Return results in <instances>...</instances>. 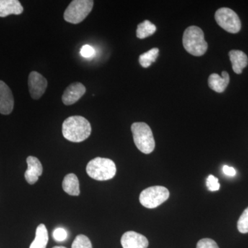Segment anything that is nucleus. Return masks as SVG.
<instances>
[{
    "label": "nucleus",
    "instance_id": "nucleus-1",
    "mask_svg": "<svg viewBox=\"0 0 248 248\" xmlns=\"http://www.w3.org/2000/svg\"><path fill=\"white\" fill-rule=\"evenodd\" d=\"M92 128L89 121L81 116H72L62 124V134L68 141L79 143L87 140Z\"/></svg>",
    "mask_w": 248,
    "mask_h": 248
},
{
    "label": "nucleus",
    "instance_id": "nucleus-2",
    "mask_svg": "<svg viewBox=\"0 0 248 248\" xmlns=\"http://www.w3.org/2000/svg\"><path fill=\"white\" fill-rule=\"evenodd\" d=\"M183 45L186 51L194 56H202L208 49L203 31L196 26L186 29L183 36Z\"/></svg>",
    "mask_w": 248,
    "mask_h": 248
},
{
    "label": "nucleus",
    "instance_id": "nucleus-3",
    "mask_svg": "<svg viewBox=\"0 0 248 248\" xmlns=\"http://www.w3.org/2000/svg\"><path fill=\"white\" fill-rule=\"evenodd\" d=\"M86 172L90 177L97 181H107L115 177L117 172L116 165L112 160L96 157L86 166Z\"/></svg>",
    "mask_w": 248,
    "mask_h": 248
},
{
    "label": "nucleus",
    "instance_id": "nucleus-4",
    "mask_svg": "<svg viewBox=\"0 0 248 248\" xmlns=\"http://www.w3.org/2000/svg\"><path fill=\"white\" fill-rule=\"evenodd\" d=\"M131 130L137 148L144 154L153 153L155 148V141L149 125L143 122H136L132 124Z\"/></svg>",
    "mask_w": 248,
    "mask_h": 248
},
{
    "label": "nucleus",
    "instance_id": "nucleus-5",
    "mask_svg": "<svg viewBox=\"0 0 248 248\" xmlns=\"http://www.w3.org/2000/svg\"><path fill=\"white\" fill-rule=\"evenodd\" d=\"M94 1L92 0H74L72 1L63 14L67 22L79 24L86 19L92 11Z\"/></svg>",
    "mask_w": 248,
    "mask_h": 248
},
{
    "label": "nucleus",
    "instance_id": "nucleus-6",
    "mask_svg": "<svg viewBox=\"0 0 248 248\" xmlns=\"http://www.w3.org/2000/svg\"><path fill=\"white\" fill-rule=\"evenodd\" d=\"M170 197V192L164 186H152L145 189L140 196V202L145 208L153 209L159 206Z\"/></svg>",
    "mask_w": 248,
    "mask_h": 248
},
{
    "label": "nucleus",
    "instance_id": "nucleus-7",
    "mask_svg": "<svg viewBox=\"0 0 248 248\" xmlns=\"http://www.w3.org/2000/svg\"><path fill=\"white\" fill-rule=\"evenodd\" d=\"M217 24L222 29L231 33H237L241 29L239 16L229 8H221L215 14Z\"/></svg>",
    "mask_w": 248,
    "mask_h": 248
},
{
    "label": "nucleus",
    "instance_id": "nucleus-8",
    "mask_svg": "<svg viewBox=\"0 0 248 248\" xmlns=\"http://www.w3.org/2000/svg\"><path fill=\"white\" fill-rule=\"evenodd\" d=\"M28 84L31 97L34 99H39L45 94L48 81L40 73L32 71L29 75Z\"/></svg>",
    "mask_w": 248,
    "mask_h": 248
},
{
    "label": "nucleus",
    "instance_id": "nucleus-9",
    "mask_svg": "<svg viewBox=\"0 0 248 248\" xmlns=\"http://www.w3.org/2000/svg\"><path fill=\"white\" fill-rule=\"evenodd\" d=\"M14 97L9 86L0 80V113L7 115L14 110Z\"/></svg>",
    "mask_w": 248,
    "mask_h": 248
},
{
    "label": "nucleus",
    "instance_id": "nucleus-10",
    "mask_svg": "<svg viewBox=\"0 0 248 248\" xmlns=\"http://www.w3.org/2000/svg\"><path fill=\"white\" fill-rule=\"evenodd\" d=\"M123 248H147L149 242L146 236L134 231L124 233L121 239Z\"/></svg>",
    "mask_w": 248,
    "mask_h": 248
},
{
    "label": "nucleus",
    "instance_id": "nucleus-11",
    "mask_svg": "<svg viewBox=\"0 0 248 248\" xmlns=\"http://www.w3.org/2000/svg\"><path fill=\"white\" fill-rule=\"evenodd\" d=\"M86 87L79 82L73 83L68 86L62 95V102L66 106L72 105L78 102L86 93Z\"/></svg>",
    "mask_w": 248,
    "mask_h": 248
},
{
    "label": "nucleus",
    "instance_id": "nucleus-12",
    "mask_svg": "<svg viewBox=\"0 0 248 248\" xmlns=\"http://www.w3.org/2000/svg\"><path fill=\"white\" fill-rule=\"evenodd\" d=\"M28 169L24 174L26 180L31 185H33L38 181L43 172V167L40 160L35 156H29L27 159Z\"/></svg>",
    "mask_w": 248,
    "mask_h": 248
},
{
    "label": "nucleus",
    "instance_id": "nucleus-13",
    "mask_svg": "<svg viewBox=\"0 0 248 248\" xmlns=\"http://www.w3.org/2000/svg\"><path fill=\"white\" fill-rule=\"evenodd\" d=\"M229 82V74L226 71L222 72V77L216 73H213L208 78L209 87L218 93L224 92Z\"/></svg>",
    "mask_w": 248,
    "mask_h": 248
},
{
    "label": "nucleus",
    "instance_id": "nucleus-14",
    "mask_svg": "<svg viewBox=\"0 0 248 248\" xmlns=\"http://www.w3.org/2000/svg\"><path fill=\"white\" fill-rule=\"evenodd\" d=\"M24 11L20 1L18 0H0V17L10 15H20Z\"/></svg>",
    "mask_w": 248,
    "mask_h": 248
},
{
    "label": "nucleus",
    "instance_id": "nucleus-15",
    "mask_svg": "<svg viewBox=\"0 0 248 248\" xmlns=\"http://www.w3.org/2000/svg\"><path fill=\"white\" fill-rule=\"evenodd\" d=\"M230 60L232 65V69L236 74H241L244 68L248 64L246 54L241 50H232L229 53Z\"/></svg>",
    "mask_w": 248,
    "mask_h": 248
},
{
    "label": "nucleus",
    "instance_id": "nucleus-16",
    "mask_svg": "<svg viewBox=\"0 0 248 248\" xmlns=\"http://www.w3.org/2000/svg\"><path fill=\"white\" fill-rule=\"evenodd\" d=\"M63 190L71 196H78L80 194L79 182L76 174L71 173L67 174L62 182Z\"/></svg>",
    "mask_w": 248,
    "mask_h": 248
},
{
    "label": "nucleus",
    "instance_id": "nucleus-17",
    "mask_svg": "<svg viewBox=\"0 0 248 248\" xmlns=\"http://www.w3.org/2000/svg\"><path fill=\"white\" fill-rule=\"evenodd\" d=\"M48 241V234L45 224H40L36 230L35 238L29 248H46Z\"/></svg>",
    "mask_w": 248,
    "mask_h": 248
},
{
    "label": "nucleus",
    "instance_id": "nucleus-18",
    "mask_svg": "<svg viewBox=\"0 0 248 248\" xmlns=\"http://www.w3.org/2000/svg\"><path fill=\"white\" fill-rule=\"evenodd\" d=\"M156 28L155 24L148 20L140 23L137 29V37L140 39H145L156 32Z\"/></svg>",
    "mask_w": 248,
    "mask_h": 248
},
{
    "label": "nucleus",
    "instance_id": "nucleus-19",
    "mask_svg": "<svg viewBox=\"0 0 248 248\" xmlns=\"http://www.w3.org/2000/svg\"><path fill=\"white\" fill-rule=\"evenodd\" d=\"M159 53V48H154L148 50L146 53L142 54L139 59V62L141 66L145 68L151 66L153 62H156Z\"/></svg>",
    "mask_w": 248,
    "mask_h": 248
},
{
    "label": "nucleus",
    "instance_id": "nucleus-20",
    "mask_svg": "<svg viewBox=\"0 0 248 248\" xmlns=\"http://www.w3.org/2000/svg\"><path fill=\"white\" fill-rule=\"evenodd\" d=\"M72 248H93V246L91 241L87 236L79 234L76 236L73 241Z\"/></svg>",
    "mask_w": 248,
    "mask_h": 248
},
{
    "label": "nucleus",
    "instance_id": "nucleus-21",
    "mask_svg": "<svg viewBox=\"0 0 248 248\" xmlns=\"http://www.w3.org/2000/svg\"><path fill=\"white\" fill-rule=\"evenodd\" d=\"M237 228L240 232L243 234L248 233V207L240 217L237 223Z\"/></svg>",
    "mask_w": 248,
    "mask_h": 248
},
{
    "label": "nucleus",
    "instance_id": "nucleus-22",
    "mask_svg": "<svg viewBox=\"0 0 248 248\" xmlns=\"http://www.w3.org/2000/svg\"><path fill=\"white\" fill-rule=\"evenodd\" d=\"M206 186L208 190L212 191V192L219 190L220 186H221L219 183H218V179L215 176L212 175V174H210L208 179H207Z\"/></svg>",
    "mask_w": 248,
    "mask_h": 248
},
{
    "label": "nucleus",
    "instance_id": "nucleus-23",
    "mask_svg": "<svg viewBox=\"0 0 248 248\" xmlns=\"http://www.w3.org/2000/svg\"><path fill=\"white\" fill-rule=\"evenodd\" d=\"M53 237L57 242H62L66 240L68 237V232L63 228H58L53 231Z\"/></svg>",
    "mask_w": 248,
    "mask_h": 248
},
{
    "label": "nucleus",
    "instance_id": "nucleus-24",
    "mask_svg": "<svg viewBox=\"0 0 248 248\" xmlns=\"http://www.w3.org/2000/svg\"><path fill=\"white\" fill-rule=\"evenodd\" d=\"M197 248H219L218 245L211 239H203L198 241Z\"/></svg>",
    "mask_w": 248,
    "mask_h": 248
},
{
    "label": "nucleus",
    "instance_id": "nucleus-25",
    "mask_svg": "<svg viewBox=\"0 0 248 248\" xmlns=\"http://www.w3.org/2000/svg\"><path fill=\"white\" fill-rule=\"evenodd\" d=\"M81 56L86 59H91L95 55V50L90 45H84L80 50Z\"/></svg>",
    "mask_w": 248,
    "mask_h": 248
},
{
    "label": "nucleus",
    "instance_id": "nucleus-26",
    "mask_svg": "<svg viewBox=\"0 0 248 248\" xmlns=\"http://www.w3.org/2000/svg\"><path fill=\"white\" fill-rule=\"evenodd\" d=\"M223 172H224V174L227 176H230V177H234V176L236 175V170H235L234 168L230 167V166H223Z\"/></svg>",
    "mask_w": 248,
    "mask_h": 248
},
{
    "label": "nucleus",
    "instance_id": "nucleus-27",
    "mask_svg": "<svg viewBox=\"0 0 248 248\" xmlns=\"http://www.w3.org/2000/svg\"><path fill=\"white\" fill-rule=\"evenodd\" d=\"M53 248H66V247H63V246H55Z\"/></svg>",
    "mask_w": 248,
    "mask_h": 248
}]
</instances>
